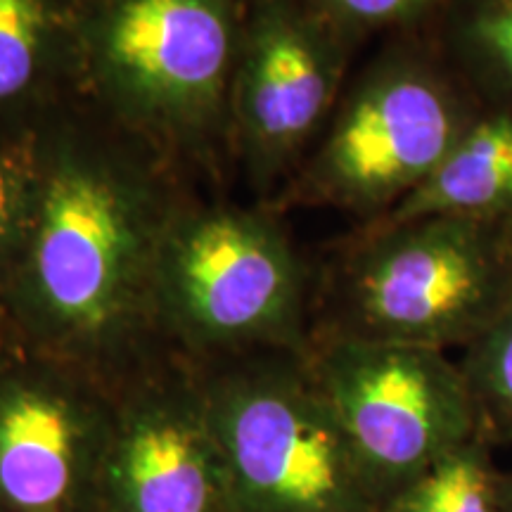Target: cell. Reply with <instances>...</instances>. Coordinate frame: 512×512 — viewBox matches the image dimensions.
Returning <instances> with one entry per match:
<instances>
[{
    "instance_id": "cell-1",
    "label": "cell",
    "mask_w": 512,
    "mask_h": 512,
    "mask_svg": "<svg viewBox=\"0 0 512 512\" xmlns=\"http://www.w3.org/2000/svg\"><path fill=\"white\" fill-rule=\"evenodd\" d=\"M41 190L0 311L22 349L119 387L162 358L155 271L192 183L79 100L36 128Z\"/></svg>"
},
{
    "instance_id": "cell-2",
    "label": "cell",
    "mask_w": 512,
    "mask_h": 512,
    "mask_svg": "<svg viewBox=\"0 0 512 512\" xmlns=\"http://www.w3.org/2000/svg\"><path fill=\"white\" fill-rule=\"evenodd\" d=\"M242 15L245 0H86L76 100L188 183L219 185Z\"/></svg>"
},
{
    "instance_id": "cell-3",
    "label": "cell",
    "mask_w": 512,
    "mask_h": 512,
    "mask_svg": "<svg viewBox=\"0 0 512 512\" xmlns=\"http://www.w3.org/2000/svg\"><path fill=\"white\" fill-rule=\"evenodd\" d=\"M510 297L505 221L425 216L363 223L316 271L311 342L465 349Z\"/></svg>"
},
{
    "instance_id": "cell-4",
    "label": "cell",
    "mask_w": 512,
    "mask_h": 512,
    "mask_svg": "<svg viewBox=\"0 0 512 512\" xmlns=\"http://www.w3.org/2000/svg\"><path fill=\"white\" fill-rule=\"evenodd\" d=\"M316 271L283 214L192 192L171 219L155 271L164 349L190 366L254 351L309 354Z\"/></svg>"
},
{
    "instance_id": "cell-5",
    "label": "cell",
    "mask_w": 512,
    "mask_h": 512,
    "mask_svg": "<svg viewBox=\"0 0 512 512\" xmlns=\"http://www.w3.org/2000/svg\"><path fill=\"white\" fill-rule=\"evenodd\" d=\"M484 105L439 46L399 38L344 88L304 162L268 200L280 214L335 209L370 223L441 164Z\"/></svg>"
},
{
    "instance_id": "cell-6",
    "label": "cell",
    "mask_w": 512,
    "mask_h": 512,
    "mask_svg": "<svg viewBox=\"0 0 512 512\" xmlns=\"http://www.w3.org/2000/svg\"><path fill=\"white\" fill-rule=\"evenodd\" d=\"M190 368L238 512H377L380 496L306 354L254 351Z\"/></svg>"
},
{
    "instance_id": "cell-7",
    "label": "cell",
    "mask_w": 512,
    "mask_h": 512,
    "mask_svg": "<svg viewBox=\"0 0 512 512\" xmlns=\"http://www.w3.org/2000/svg\"><path fill=\"white\" fill-rule=\"evenodd\" d=\"M306 358L380 503L479 437L465 377L446 351L316 339Z\"/></svg>"
},
{
    "instance_id": "cell-8",
    "label": "cell",
    "mask_w": 512,
    "mask_h": 512,
    "mask_svg": "<svg viewBox=\"0 0 512 512\" xmlns=\"http://www.w3.org/2000/svg\"><path fill=\"white\" fill-rule=\"evenodd\" d=\"M354 50L309 0H245L230 145L259 202L283 188L328 126Z\"/></svg>"
},
{
    "instance_id": "cell-9",
    "label": "cell",
    "mask_w": 512,
    "mask_h": 512,
    "mask_svg": "<svg viewBox=\"0 0 512 512\" xmlns=\"http://www.w3.org/2000/svg\"><path fill=\"white\" fill-rule=\"evenodd\" d=\"M110 387L12 339L0 358V512H100Z\"/></svg>"
},
{
    "instance_id": "cell-10",
    "label": "cell",
    "mask_w": 512,
    "mask_h": 512,
    "mask_svg": "<svg viewBox=\"0 0 512 512\" xmlns=\"http://www.w3.org/2000/svg\"><path fill=\"white\" fill-rule=\"evenodd\" d=\"M112 394L100 512H238L188 363L164 354Z\"/></svg>"
},
{
    "instance_id": "cell-11",
    "label": "cell",
    "mask_w": 512,
    "mask_h": 512,
    "mask_svg": "<svg viewBox=\"0 0 512 512\" xmlns=\"http://www.w3.org/2000/svg\"><path fill=\"white\" fill-rule=\"evenodd\" d=\"M86 0H0V140L76 100Z\"/></svg>"
},
{
    "instance_id": "cell-12",
    "label": "cell",
    "mask_w": 512,
    "mask_h": 512,
    "mask_svg": "<svg viewBox=\"0 0 512 512\" xmlns=\"http://www.w3.org/2000/svg\"><path fill=\"white\" fill-rule=\"evenodd\" d=\"M425 216L512 219V112L489 110L467 126L430 178L392 211L370 221L377 226ZM363 226V223H361Z\"/></svg>"
},
{
    "instance_id": "cell-13",
    "label": "cell",
    "mask_w": 512,
    "mask_h": 512,
    "mask_svg": "<svg viewBox=\"0 0 512 512\" xmlns=\"http://www.w3.org/2000/svg\"><path fill=\"white\" fill-rule=\"evenodd\" d=\"M439 50L484 107L512 112V0H458Z\"/></svg>"
},
{
    "instance_id": "cell-14",
    "label": "cell",
    "mask_w": 512,
    "mask_h": 512,
    "mask_svg": "<svg viewBox=\"0 0 512 512\" xmlns=\"http://www.w3.org/2000/svg\"><path fill=\"white\" fill-rule=\"evenodd\" d=\"M503 475L489 441L475 437L384 498L377 512H505Z\"/></svg>"
},
{
    "instance_id": "cell-15",
    "label": "cell",
    "mask_w": 512,
    "mask_h": 512,
    "mask_svg": "<svg viewBox=\"0 0 512 512\" xmlns=\"http://www.w3.org/2000/svg\"><path fill=\"white\" fill-rule=\"evenodd\" d=\"M477 415V434L489 444L512 441V297L458 361Z\"/></svg>"
},
{
    "instance_id": "cell-16",
    "label": "cell",
    "mask_w": 512,
    "mask_h": 512,
    "mask_svg": "<svg viewBox=\"0 0 512 512\" xmlns=\"http://www.w3.org/2000/svg\"><path fill=\"white\" fill-rule=\"evenodd\" d=\"M41 190L36 128L0 140V287L8 283L27 247Z\"/></svg>"
},
{
    "instance_id": "cell-17",
    "label": "cell",
    "mask_w": 512,
    "mask_h": 512,
    "mask_svg": "<svg viewBox=\"0 0 512 512\" xmlns=\"http://www.w3.org/2000/svg\"><path fill=\"white\" fill-rule=\"evenodd\" d=\"M320 15L358 48L377 31L418 29L425 19L451 10L458 0H309Z\"/></svg>"
},
{
    "instance_id": "cell-18",
    "label": "cell",
    "mask_w": 512,
    "mask_h": 512,
    "mask_svg": "<svg viewBox=\"0 0 512 512\" xmlns=\"http://www.w3.org/2000/svg\"><path fill=\"white\" fill-rule=\"evenodd\" d=\"M10 344H12L10 328H8V323H5V318H3V311H0V358L5 356V351L10 349Z\"/></svg>"
},
{
    "instance_id": "cell-19",
    "label": "cell",
    "mask_w": 512,
    "mask_h": 512,
    "mask_svg": "<svg viewBox=\"0 0 512 512\" xmlns=\"http://www.w3.org/2000/svg\"><path fill=\"white\" fill-rule=\"evenodd\" d=\"M503 510L512 512V472L503 475Z\"/></svg>"
},
{
    "instance_id": "cell-20",
    "label": "cell",
    "mask_w": 512,
    "mask_h": 512,
    "mask_svg": "<svg viewBox=\"0 0 512 512\" xmlns=\"http://www.w3.org/2000/svg\"><path fill=\"white\" fill-rule=\"evenodd\" d=\"M505 228H508V235H510V240H512V219L505 221Z\"/></svg>"
}]
</instances>
